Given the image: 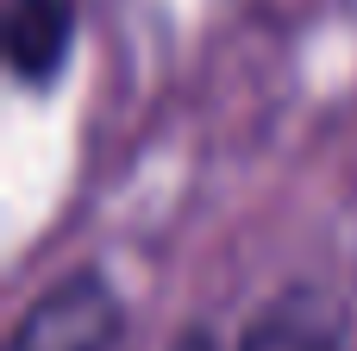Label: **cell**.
Returning <instances> with one entry per match:
<instances>
[{"label":"cell","mask_w":357,"mask_h":351,"mask_svg":"<svg viewBox=\"0 0 357 351\" xmlns=\"http://www.w3.org/2000/svg\"><path fill=\"white\" fill-rule=\"evenodd\" d=\"M126 327H132V308H126L113 270L75 264L19 308L6 351H119Z\"/></svg>","instance_id":"obj_1"},{"label":"cell","mask_w":357,"mask_h":351,"mask_svg":"<svg viewBox=\"0 0 357 351\" xmlns=\"http://www.w3.org/2000/svg\"><path fill=\"white\" fill-rule=\"evenodd\" d=\"M357 314L351 301L326 283H282L276 295H264L238 333L232 351H351Z\"/></svg>","instance_id":"obj_2"},{"label":"cell","mask_w":357,"mask_h":351,"mask_svg":"<svg viewBox=\"0 0 357 351\" xmlns=\"http://www.w3.org/2000/svg\"><path fill=\"white\" fill-rule=\"evenodd\" d=\"M82 44V0H0V57L19 94H50Z\"/></svg>","instance_id":"obj_3"},{"label":"cell","mask_w":357,"mask_h":351,"mask_svg":"<svg viewBox=\"0 0 357 351\" xmlns=\"http://www.w3.org/2000/svg\"><path fill=\"white\" fill-rule=\"evenodd\" d=\"M163 351H232V339H220L207 320H188V327L169 333V345H163Z\"/></svg>","instance_id":"obj_4"}]
</instances>
